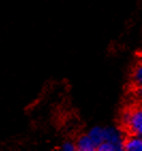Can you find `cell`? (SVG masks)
I'll return each mask as SVG.
<instances>
[{"label": "cell", "mask_w": 142, "mask_h": 151, "mask_svg": "<svg viewBox=\"0 0 142 151\" xmlns=\"http://www.w3.org/2000/svg\"><path fill=\"white\" fill-rule=\"evenodd\" d=\"M104 142H109L113 144L116 147L118 151L124 150L125 137L121 130L116 127H112V125L104 127Z\"/></svg>", "instance_id": "7a4b0ae2"}, {"label": "cell", "mask_w": 142, "mask_h": 151, "mask_svg": "<svg viewBox=\"0 0 142 151\" xmlns=\"http://www.w3.org/2000/svg\"><path fill=\"white\" fill-rule=\"evenodd\" d=\"M77 151H96L97 147L88 133L80 134L75 139Z\"/></svg>", "instance_id": "3957f363"}, {"label": "cell", "mask_w": 142, "mask_h": 151, "mask_svg": "<svg viewBox=\"0 0 142 151\" xmlns=\"http://www.w3.org/2000/svg\"><path fill=\"white\" fill-rule=\"evenodd\" d=\"M124 150L126 151H142V137L131 135L125 138Z\"/></svg>", "instance_id": "277c9868"}, {"label": "cell", "mask_w": 142, "mask_h": 151, "mask_svg": "<svg viewBox=\"0 0 142 151\" xmlns=\"http://www.w3.org/2000/svg\"><path fill=\"white\" fill-rule=\"evenodd\" d=\"M96 151H118L116 147L113 144L109 142H103L101 145L97 147Z\"/></svg>", "instance_id": "ba28073f"}, {"label": "cell", "mask_w": 142, "mask_h": 151, "mask_svg": "<svg viewBox=\"0 0 142 151\" xmlns=\"http://www.w3.org/2000/svg\"><path fill=\"white\" fill-rule=\"evenodd\" d=\"M123 120L125 127L131 135L142 137V107H137L126 113Z\"/></svg>", "instance_id": "6da1fadb"}, {"label": "cell", "mask_w": 142, "mask_h": 151, "mask_svg": "<svg viewBox=\"0 0 142 151\" xmlns=\"http://www.w3.org/2000/svg\"><path fill=\"white\" fill-rule=\"evenodd\" d=\"M136 94L138 99L142 100V87H136Z\"/></svg>", "instance_id": "9c48e42d"}, {"label": "cell", "mask_w": 142, "mask_h": 151, "mask_svg": "<svg viewBox=\"0 0 142 151\" xmlns=\"http://www.w3.org/2000/svg\"><path fill=\"white\" fill-rule=\"evenodd\" d=\"M89 134V136L91 137V139L94 142L96 147H98L101 142H104V127L101 125H94L87 132Z\"/></svg>", "instance_id": "5b68a950"}, {"label": "cell", "mask_w": 142, "mask_h": 151, "mask_svg": "<svg viewBox=\"0 0 142 151\" xmlns=\"http://www.w3.org/2000/svg\"><path fill=\"white\" fill-rule=\"evenodd\" d=\"M131 78L135 87H142V61L138 62L133 67Z\"/></svg>", "instance_id": "8992f818"}, {"label": "cell", "mask_w": 142, "mask_h": 151, "mask_svg": "<svg viewBox=\"0 0 142 151\" xmlns=\"http://www.w3.org/2000/svg\"><path fill=\"white\" fill-rule=\"evenodd\" d=\"M58 149L62 151H77L76 142L74 139H65L59 145Z\"/></svg>", "instance_id": "52a82bcc"}]
</instances>
